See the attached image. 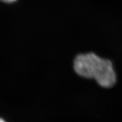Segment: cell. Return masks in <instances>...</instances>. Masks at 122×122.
Instances as JSON below:
<instances>
[{"instance_id": "obj_1", "label": "cell", "mask_w": 122, "mask_h": 122, "mask_svg": "<svg viewBox=\"0 0 122 122\" xmlns=\"http://www.w3.org/2000/svg\"><path fill=\"white\" fill-rule=\"evenodd\" d=\"M74 67L79 75L95 79L102 87H111L117 81L112 62L93 53L77 55L74 59Z\"/></svg>"}, {"instance_id": "obj_2", "label": "cell", "mask_w": 122, "mask_h": 122, "mask_svg": "<svg viewBox=\"0 0 122 122\" xmlns=\"http://www.w3.org/2000/svg\"><path fill=\"white\" fill-rule=\"evenodd\" d=\"M17 0H0V1L1 2L6 3V4H11V3H13L16 2Z\"/></svg>"}, {"instance_id": "obj_3", "label": "cell", "mask_w": 122, "mask_h": 122, "mask_svg": "<svg viewBox=\"0 0 122 122\" xmlns=\"http://www.w3.org/2000/svg\"><path fill=\"white\" fill-rule=\"evenodd\" d=\"M0 122H5V121H4V120L0 118Z\"/></svg>"}]
</instances>
